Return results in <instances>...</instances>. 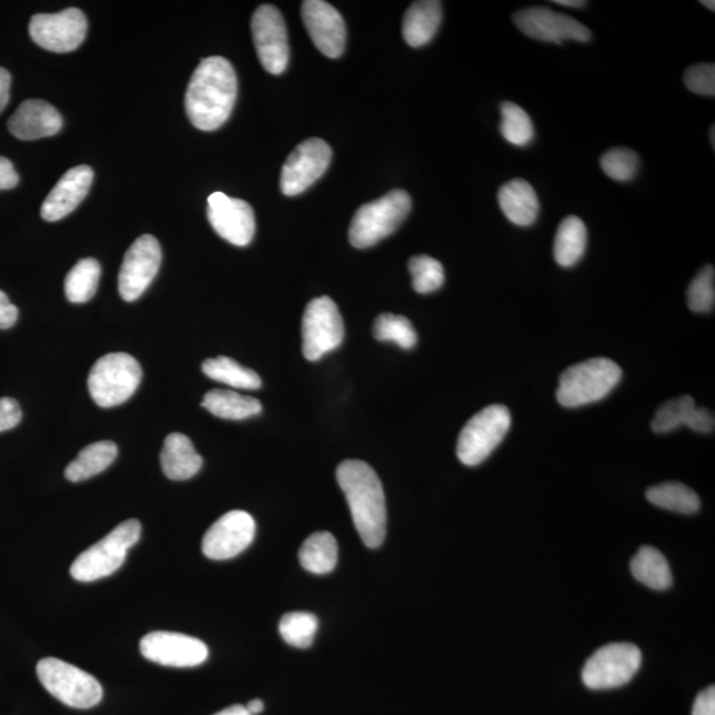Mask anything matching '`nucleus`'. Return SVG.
Here are the masks:
<instances>
[{
	"instance_id": "1",
	"label": "nucleus",
	"mask_w": 715,
	"mask_h": 715,
	"mask_svg": "<svg viewBox=\"0 0 715 715\" xmlns=\"http://www.w3.org/2000/svg\"><path fill=\"white\" fill-rule=\"evenodd\" d=\"M238 98V75L229 60H202L185 92V113L195 128L214 132L230 119Z\"/></svg>"
},
{
	"instance_id": "2",
	"label": "nucleus",
	"mask_w": 715,
	"mask_h": 715,
	"mask_svg": "<svg viewBox=\"0 0 715 715\" xmlns=\"http://www.w3.org/2000/svg\"><path fill=\"white\" fill-rule=\"evenodd\" d=\"M336 481L364 545L381 547L387 533V507L380 476L367 463L346 460L336 467Z\"/></svg>"
},
{
	"instance_id": "3",
	"label": "nucleus",
	"mask_w": 715,
	"mask_h": 715,
	"mask_svg": "<svg viewBox=\"0 0 715 715\" xmlns=\"http://www.w3.org/2000/svg\"><path fill=\"white\" fill-rule=\"evenodd\" d=\"M622 376V369L608 358L574 364L561 375L556 399L567 409L600 402L617 386Z\"/></svg>"
},
{
	"instance_id": "4",
	"label": "nucleus",
	"mask_w": 715,
	"mask_h": 715,
	"mask_svg": "<svg viewBox=\"0 0 715 715\" xmlns=\"http://www.w3.org/2000/svg\"><path fill=\"white\" fill-rule=\"evenodd\" d=\"M411 197L394 190L376 201L363 204L350 224L349 240L355 249H370L394 233L409 216Z\"/></svg>"
},
{
	"instance_id": "5",
	"label": "nucleus",
	"mask_w": 715,
	"mask_h": 715,
	"mask_svg": "<svg viewBox=\"0 0 715 715\" xmlns=\"http://www.w3.org/2000/svg\"><path fill=\"white\" fill-rule=\"evenodd\" d=\"M140 521L128 520L104 538L81 553L73 562L71 575L79 582H94L112 575L127 560L129 548L141 538Z\"/></svg>"
},
{
	"instance_id": "6",
	"label": "nucleus",
	"mask_w": 715,
	"mask_h": 715,
	"mask_svg": "<svg viewBox=\"0 0 715 715\" xmlns=\"http://www.w3.org/2000/svg\"><path fill=\"white\" fill-rule=\"evenodd\" d=\"M142 381V369L134 356L113 353L101 356L88 377L89 394L101 409L129 401Z\"/></svg>"
},
{
	"instance_id": "7",
	"label": "nucleus",
	"mask_w": 715,
	"mask_h": 715,
	"mask_svg": "<svg viewBox=\"0 0 715 715\" xmlns=\"http://www.w3.org/2000/svg\"><path fill=\"white\" fill-rule=\"evenodd\" d=\"M38 677L46 691L60 703L74 709H91L102 699V686L89 673L63 659L47 657L37 666Z\"/></svg>"
},
{
	"instance_id": "8",
	"label": "nucleus",
	"mask_w": 715,
	"mask_h": 715,
	"mask_svg": "<svg viewBox=\"0 0 715 715\" xmlns=\"http://www.w3.org/2000/svg\"><path fill=\"white\" fill-rule=\"evenodd\" d=\"M512 416L505 405L481 410L464 425L457 442V457L467 466L484 463L511 430Z\"/></svg>"
},
{
	"instance_id": "9",
	"label": "nucleus",
	"mask_w": 715,
	"mask_h": 715,
	"mask_svg": "<svg viewBox=\"0 0 715 715\" xmlns=\"http://www.w3.org/2000/svg\"><path fill=\"white\" fill-rule=\"evenodd\" d=\"M642 663V651L634 644L604 645L583 666L582 681L591 691L616 689L636 676Z\"/></svg>"
},
{
	"instance_id": "10",
	"label": "nucleus",
	"mask_w": 715,
	"mask_h": 715,
	"mask_svg": "<svg viewBox=\"0 0 715 715\" xmlns=\"http://www.w3.org/2000/svg\"><path fill=\"white\" fill-rule=\"evenodd\" d=\"M345 339V323L335 302L323 295L309 302L302 318V353L308 361L339 349Z\"/></svg>"
},
{
	"instance_id": "11",
	"label": "nucleus",
	"mask_w": 715,
	"mask_h": 715,
	"mask_svg": "<svg viewBox=\"0 0 715 715\" xmlns=\"http://www.w3.org/2000/svg\"><path fill=\"white\" fill-rule=\"evenodd\" d=\"M85 13L67 9L58 13H38L30 22V36L47 51L67 53L78 50L87 37Z\"/></svg>"
},
{
	"instance_id": "12",
	"label": "nucleus",
	"mask_w": 715,
	"mask_h": 715,
	"mask_svg": "<svg viewBox=\"0 0 715 715\" xmlns=\"http://www.w3.org/2000/svg\"><path fill=\"white\" fill-rule=\"evenodd\" d=\"M254 47L266 72L281 74L289 63L288 32L284 17L276 7L260 6L251 22Z\"/></svg>"
},
{
	"instance_id": "13",
	"label": "nucleus",
	"mask_w": 715,
	"mask_h": 715,
	"mask_svg": "<svg viewBox=\"0 0 715 715\" xmlns=\"http://www.w3.org/2000/svg\"><path fill=\"white\" fill-rule=\"evenodd\" d=\"M333 151L325 141L306 140L288 157L281 170V191L286 197L302 194L326 173Z\"/></svg>"
},
{
	"instance_id": "14",
	"label": "nucleus",
	"mask_w": 715,
	"mask_h": 715,
	"mask_svg": "<svg viewBox=\"0 0 715 715\" xmlns=\"http://www.w3.org/2000/svg\"><path fill=\"white\" fill-rule=\"evenodd\" d=\"M162 263V250L154 236L135 240L123 259L119 276L121 298L128 302L139 300L153 283Z\"/></svg>"
},
{
	"instance_id": "15",
	"label": "nucleus",
	"mask_w": 715,
	"mask_h": 715,
	"mask_svg": "<svg viewBox=\"0 0 715 715\" xmlns=\"http://www.w3.org/2000/svg\"><path fill=\"white\" fill-rule=\"evenodd\" d=\"M140 651L149 662L173 668H194L209 658V648L202 641L175 632H150L142 637Z\"/></svg>"
},
{
	"instance_id": "16",
	"label": "nucleus",
	"mask_w": 715,
	"mask_h": 715,
	"mask_svg": "<svg viewBox=\"0 0 715 715\" xmlns=\"http://www.w3.org/2000/svg\"><path fill=\"white\" fill-rule=\"evenodd\" d=\"M256 522L250 513L232 511L220 517L204 534L202 552L212 561L235 558L251 545Z\"/></svg>"
},
{
	"instance_id": "17",
	"label": "nucleus",
	"mask_w": 715,
	"mask_h": 715,
	"mask_svg": "<svg viewBox=\"0 0 715 715\" xmlns=\"http://www.w3.org/2000/svg\"><path fill=\"white\" fill-rule=\"evenodd\" d=\"M513 19L522 33L534 40L545 41V43L562 44L566 40L586 43L591 40V32L586 26L572 17L546 9V7H531V9L521 10L515 12Z\"/></svg>"
},
{
	"instance_id": "18",
	"label": "nucleus",
	"mask_w": 715,
	"mask_h": 715,
	"mask_svg": "<svg viewBox=\"0 0 715 715\" xmlns=\"http://www.w3.org/2000/svg\"><path fill=\"white\" fill-rule=\"evenodd\" d=\"M208 216L212 229L226 242L236 246L252 242L256 222L251 205L242 199L214 192L209 197Z\"/></svg>"
},
{
	"instance_id": "19",
	"label": "nucleus",
	"mask_w": 715,
	"mask_h": 715,
	"mask_svg": "<svg viewBox=\"0 0 715 715\" xmlns=\"http://www.w3.org/2000/svg\"><path fill=\"white\" fill-rule=\"evenodd\" d=\"M301 13L314 46L325 57L339 59L346 46V24L340 11L323 0H306Z\"/></svg>"
},
{
	"instance_id": "20",
	"label": "nucleus",
	"mask_w": 715,
	"mask_h": 715,
	"mask_svg": "<svg viewBox=\"0 0 715 715\" xmlns=\"http://www.w3.org/2000/svg\"><path fill=\"white\" fill-rule=\"evenodd\" d=\"M92 182L93 170L85 164L67 171L41 205V218L47 222H58L70 215L84 201Z\"/></svg>"
},
{
	"instance_id": "21",
	"label": "nucleus",
	"mask_w": 715,
	"mask_h": 715,
	"mask_svg": "<svg viewBox=\"0 0 715 715\" xmlns=\"http://www.w3.org/2000/svg\"><path fill=\"white\" fill-rule=\"evenodd\" d=\"M63 128L58 109L43 100H27L9 120L12 135L22 141H36L58 134Z\"/></svg>"
},
{
	"instance_id": "22",
	"label": "nucleus",
	"mask_w": 715,
	"mask_h": 715,
	"mask_svg": "<svg viewBox=\"0 0 715 715\" xmlns=\"http://www.w3.org/2000/svg\"><path fill=\"white\" fill-rule=\"evenodd\" d=\"M161 465L164 476L174 481H184L197 476L202 470L203 459L188 436L175 432L164 439Z\"/></svg>"
},
{
	"instance_id": "23",
	"label": "nucleus",
	"mask_w": 715,
	"mask_h": 715,
	"mask_svg": "<svg viewBox=\"0 0 715 715\" xmlns=\"http://www.w3.org/2000/svg\"><path fill=\"white\" fill-rule=\"evenodd\" d=\"M499 203L508 222L520 226H531L540 216V201L531 183L524 179H513L499 191Z\"/></svg>"
},
{
	"instance_id": "24",
	"label": "nucleus",
	"mask_w": 715,
	"mask_h": 715,
	"mask_svg": "<svg viewBox=\"0 0 715 715\" xmlns=\"http://www.w3.org/2000/svg\"><path fill=\"white\" fill-rule=\"evenodd\" d=\"M443 20V7L437 0H421L410 6L403 19V37L414 48L429 44Z\"/></svg>"
},
{
	"instance_id": "25",
	"label": "nucleus",
	"mask_w": 715,
	"mask_h": 715,
	"mask_svg": "<svg viewBox=\"0 0 715 715\" xmlns=\"http://www.w3.org/2000/svg\"><path fill=\"white\" fill-rule=\"evenodd\" d=\"M202 407L210 411L212 415L225 421H244L261 414L263 405L256 397L245 396L231 390H212L205 394Z\"/></svg>"
},
{
	"instance_id": "26",
	"label": "nucleus",
	"mask_w": 715,
	"mask_h": 715,
	"mask_svg": "<svg viewBox=\"0 0 715 715\" xmlns=\"http://www.w3.org/2000/svg\"><path fill=\"white\" fill-rule=\"evenodd\" d=\"M117 455H119V449L108 440L88 445L66 467V479L71 483H81V481L98 476L114 463Z\"/></svg>"
},
{
	"instance_id": "27",
	"label": "nucleus",
	"mask_w": 715,
	"mask_h": 715,
	"mask_svg": "<svg viewBox=\"0 0 715 715\" xmlns=\"http://www.w3.org/2000/svg\"><path fill=\"white\" fill-rule=\"evenodd\" d=\"M299 558L306 572L315 575L332 573L339 563V543L333 534L314 533L302 543Z\"/></svg>"
},
{
	"instance_id": "28",
	"label": "nucleus",
	"mask_w": 715,
	"mask_h": 715,
	"mask_svg": "<svg viewBox=\"0 0 715 715\" xmlns=\"http://www.w3.org/2000/svg\"><path fill=\"white\" fill-rule=\"evenodd\" d=\"M631 572L636 581L652 590L665 591L673 583L669 563L655 547L644 546L638 550L631 562Z\"/></svg>"
},
{
	"instance_id": "29",
	"label": "nucleus",
	"mask_w": 715,
	"mask_h": 715,
	"mask_svg": "<svg viewBox=\"0 0 715 715\" xmlns=\"http://www.w3.org/2000/svg\"><path fill=\"white\" fill-rule=\"evenodd\" d=\"M587 246V229L583 220L567 216L558 226L554 242V258L561 266L580 263Z\"/></svg>"
},
{
	"instance_id": "30",
	"label": "nucleus",
	"mask_w": 715,
	"mask_h": 715,
	"mask_svg": "<svg viewBox=\"0 0 715 715\" xmlns=\"http://www.w3.org/2000/svg\"><path fill=\"white\" fill-rule=\"evenodd\" d=\"M202 370L210 380L224 383L233 389L259 390L261 387V377L258 373L242 366L229 356L210 358L203 362Z\"/></svg>"
},
{
	"instance_id": "31",
	"label": "nucleus",
	"mask_w": 715,
	"mask_h": 715,
	"mask_svg": "<svg viewBox=\"0 0 715 715\" xmlns=\"http://www.w3.org/2000/svg\"><path fill=\"white\" fill-rule=\"evenodd\" d=\"M646 499L651 504L679 514H694L699 511L698 494L681 483H664L649 487Z\"/></svg>"
},
{
	"instance_id": "32",
	"label": "nucleus",
	"mask_w": 715,
	"mask_h": 715,
	"mask_svg": "<svg viewBox=\"0 0 715 715\" xmlns=\"http://www.w3.org/2000/svg\"><path fill=\"white\" fill-rule=\"evenodd\" d=\"M101 265L98 260L82 259L66 278V295L73 304H85L98 292Z\"/></svg>"
},
{
	"instance_id": "33",
	"label": "nucleus",
	"mask_w": 715,
	"mask_h": 715,
	"mask_svg": "<svg viewBox=\"0 0 715 715\" xmlns=\"http://www.w3.org/2000/svg\"><path fill=\"white\" fill-rule=\"evenodd\" d=\"M696 410V402L689 395L672 399L656 411L652 430L656 433H669L681 427H689Z\"/></svg>"
},
{
	"instance_id": "34",
	"label": "nucleus",
	"mask_w": 715,
	"mask_h": 715,
	"mask_svg": "<svg viewBox=\"0 0 715 715\" xmlns=\"http://www.w3.org/2000/svg\"><path fill=\"white\" fill-rule=\"evenodd\" d=\"M279 631L283 641L295 648H309L319 631V618L311 612H289L281 617Z\"/></svg>"
},
{
	"instance_id": "35",
	"label": "nucleus",
	"mask_w": 715,
	"mask_h": 715,
	"mask_svg": "<svg viewBox=\"0 0 715 715\" xmlns=\"http://www.w3.org/2000/svg\"><path fill=\"white\" fill-rule=\"evenodd\" d=\"M501 133L514 147L524 148L534 140V127L531 117L511 101L501 105Z\"/></svg>"
},
{
	"instance_id": "36",
	"label": "nucleus",
	"mask_w": 715,
	"mask_h": 715,
	"mask_svg": "<svg viewBox=\"0 0 715 715\" xmlns=\"http://www.w3.org/2000/svg\"><path fill=\"white\" fill-rule=\"evenodd\" d=\"M374 336L381 342H395L397 346L410 350L414 349L417 342V334L414 325L403 315L383 313L375 320Z\"/></svg>"
},
{
	"instance_id": "37",
	"label": "nucleus",
	"mask_w": 715,
	"mask_h": 715,
	"mask_svg": "<svg viewBox=\"0 0 715 715\" xmlns=\"http://www.w3.org/2000/svg\"><path fill=\"white\" fill-rule=\"evenodd\" d=\"M409 270L412 276V286L417 293H433L444 284V266L436 259L425 256V254L412 258L409 261Z\"/></svg>"
},
{
	"instance_id": "38",
	"label": "nucleus",
	"mask_w": 715,
	"mask_h": 715,
	"mask_svg": "<svg viewBox=\"0 0 715 715\" xmlns=\"http://www.w3.org/2000/svg\"><path fill=\"white\" fill-rule=\"evenodd\" d=\"M687 305L696 313L712 312L715 305V272L713 265H706L693 279L687 289Z\"/></svg>"
},
{
	"instance_id": "39",
	"label": "nucleus",
	"mask_w": 715,
	"mask_h": 715,
	"mask_svg": "<svg viewBox=\"0 0 715 715\" xmlns=\"http://www.w3.org/2000/svg\"><path fill=\"white\" fill-rule=\"evenodd\" d=\"M638 157L630 149H612L602 157L601 167L604 174L617 182H630L638 170Z\"/></svg>"
},
{
	"instance_id": "40",
	"label": "nucleus",
	"mask_w": 715,
	"mask_h": 715,
	"mask_svg": "<svg viewBox=\"0 0 715 715\" xmlns=\"http://www.w3.org/2000/svg\"><path fill=\"white\" fill-rule=\"evenodd\" d=\"M684 82L691 92L701 95L715 94V66L697 64L687 68L684 74Z\"/></svg>"
},
{
	"instance_id": "41",
	"label": "nucleus",
	"mask_w": 715,
	"mask_h": 715,
	"mask_svg": "<svg viewBox=\"0 0 715 715\" xmlns=\"http://www.w3.org/2000/svg\"><path fill=\"white\" fill-rule=\"evenodd\" d=\"M22 416V410L16 399L0 397V432L16 429Z\"/></svg>"
},
{
	"instance_id": "42",
	"label": "nucleus",
	"mask_w": 715,
	"mask_h": 715,
	"mask_svg": "<svg viewBox=\"0 0 715 715\" xmlns=\"http://www.w3.org/2000/svg\"><path fill=\"white\" fill-rule=\"evenodd\" d=\"M692 715H715V687H706L694 701Z\"/></svg>"
},
{
	"instance_id": "43",
	"label": "nucleus",
	"mask_w": 715,
	"mask_h": 715,
	"mask_svg": "<svg viewBox=\"0 0 715 715\" xmlns=\"http://www.w3.org/2000/svg\"><path fill=\"white\" fill-rule=\"evenodd\" d=\"M18 315V308L11 304L4 292L0 291V329L6 330L16 325Z\"/></svg>"
},
{
	"instance_id": "44",
	"label": "nucleus",
	"mask_w": 715,
	"mask_h": 715,
	"mask_svg": "<svg viewBox=\"0 0 715 715\" xmlns=\"http://www.w3.org/2000/svg\"><path fill=\"white\" fill-rule=\"evenodd\" d=\"M715 427V419L713 412L706 409H697L694 412L693 421L689 429L699 433H712Z\"/></svg>"
},
{
	"instance_id": "45",
	"label": "nucleus",
	"mask_w": 715,
	"mask_h": 715,
	"mask_svg": "<svg viewBox=\"0 0 715 715\" xmlns=\"http://www.w3.org/2000/svg\"><path fill=\"white\" fill-rule=\"evenodd\" d=\"M19 175L13 169V164L4 157H0V190H11L17 188Z\"/></svg>"
},
{
	"instance_id": "46",
	"label": "nucleus",
	"mask_w": 715,
	"mask_h": 715,
	"mask_svg": "<svg viewBox=\"0 0 715 715\" xmlns=\"http://www.w3.org/2000/svg\"><path fill=\"white\" fill-rule=\"evenodd\" d=\"M11 74L0 67V113L3 112L10 100Z\"/></svg>"
},
{
	"instance_id": "47",
	"label": "nucleus",
	"mask_w": 715,
	"mask_h": 715,
	"mask_svg": "<svg viewBox=\"0 0 715 715\" xmlns=\"http://www.w3.org/2000/svg\"><path fill=\"white\" fill-rule=\"evenodd\" d=\"M215 715H251V714L246 712L245 706L233 705L230 707H225V709L216 713Z\"/></svg>"
},
{
	"instance_id": "48",
	"label": "nucleus",
	"mask_w": 715,
	"mask_h": 715,
	"mask_svg": "<svg viewBox=\"0 0 715 715\" xmlns=\"http://www.w3.org/2000/svg\"><path fill=\"white\" fill-rule=\"evenodd\" d=\"M245 709L251 715H258L264 711V703L261 699H252L251 703L245 706Z\"/></svg>"
},
{
	"instance_id": "49",
	"label": "nucleus",
	"mask_w": 715,
	"mask_h": 715,
	"mask_svg": "<svg viewBox=\"0 0 715 715\" xmlns=\"http://www.w3.org/2000/svg\"><path fill=\"white\" fill-rule=\"evenodd\" d=\"M554 3L565 7H573V9H581V7L587 4L586 2H582V0H555Z\"/></svg>"
},
{
	"instance_id": "50",
	"label": "nucleus",
	"mask_w": 715,
	"mask_h": 715,
	"mask_svg": "<svg viewBox=\"0 0 715 715\" xmlns=\"http://www.w3.org/2000/svg\"><path fill=\"white\" fill-rule=\"evenodd\" d=\"M701 4H704L705 7H707V9H711L712 11L715 10V7H714L715 3L714 2H706V0H703V2H701Z\"/></svg>"
},
{
	"instance_id": "51",
	"label": "nucleus",
	"mask_w": 715,
	"mask_h": 715,
	"mask_svg": "<svg viewBox=\"0 0 715 715\" xmlns=\"http://www.w3.org/2000/svg\"><path fill=\"white\" fill-rule=\"evenodd\" d=\"M712 144H713V148H714V127L712 128Z\"/></svg>"
}]
</instances>
